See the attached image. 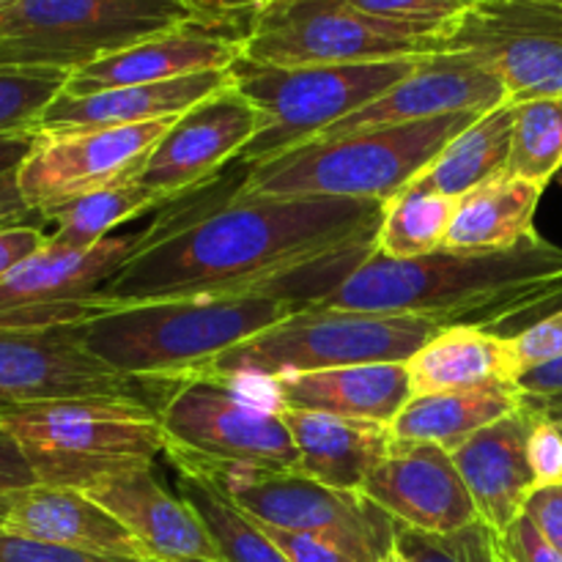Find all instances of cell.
<instances>
[{
  "instance_id": "836d02e7",
  "label": "cell",
  "mask_w": 562,
  "mask_h": 562,
  "mask_svg": "<svg viewBox=\"0 0 562 562\" xmlns=\"http://www.w3.org/2000/svg\"><path fill=\"white\" fill-rule=\"evenodd\" d=\"M69 71L0 66V135L36 132L44 110L64 93Z\"/></svg>"
},
{
  "instance_id": "d590c367",
  "label": "cell",
  "mask_w": 562,
  "mask_h": 562,
  "mask_svg": "<svg viewBox=\"0 0 562 562\" xmlns=\"http://www.w3.org/2000/svg\"><path fill=\"white\" fill-rule=\"evenodd\" d=\"M351 3L366 11V14L379 16V20L442 31L448 22H453L475 0H351Z\"/></svg>"
},
{
  "instance_id": "8fae6325",
  "label": "cell",
  "mask_w": 562,
  "mask_h": 562,
  "mask_svg": "<svg viewBox=\"0 0 562 562\" xmlns=\"http://www.w3.org/2000/svg\"><path fill=\"white\" fill-rule=\"evenodd\" d=\"M165 220L168 214H157L140 228H119L80 250L44 241L42 250L0 280V329L44 333L82 327L108 313L99 305V291L162 234Z\"/></svg>"
},
{
  "instance_id": "74e56055",
  "label": "cell",
  "mask_w": 562,
  "mask_h": 562,
  "mask_svg": "<svg viewBox=\"0 0 562 562\" xmlns=\"http://www.w3.org/2000/svg\"><path fill=\"white\" fill-rule=\"evenodd\" d=\"M532 401V398H530ZM536 404V401H532ZM532 475L538 486H560L562 483V431L554 420H549L536 404V420H532L530 439H527Z\"/></svg>"
},
{
  "instance_id": "ee69618b",
  "label": "cell",
  "mask_w": 562,
  "mask_h": 562,
  "mask_svg": "<svg viewBox=\"0 0 562 562\" xmlns=\"http://www.w3.org/2000/svg\"><path fill=\"white\" fill-rule=\"evenodd\" d=\"M33 486H38L36 472L20 445L0 428V494H22Z\"/></svg>"
},
{
  "instance_id": "ba28073f",
  "label": "cell",
  "mask_w": 562,
  "mask_h": 562,
  "mask_svg": "<svg viewBox=\"0 0 562 562\" xmlns=\"http://www.w3.org/2000/svg\"><path fill=\"white\" fill-rule=\"evenodd\" d=\"M420 58L340 66H263L239 58L228 69L231 80L258 110L261 126L231 165L250 168L316 140L329 126L398 86Z\"/></svg>"
},
{
  "instance_id": "9c48e42d",
  "label": "cell",
  "mask_w": 562,
  "mask_h": 562,
  "mask_svg": "<svg viewBox=\"0 0 562 562\" xmlns=\"http://www.w3.org/2000/svg\"><path fill=\"white\" fill-rule=\"evenodd\" d=\"M198 16L187 0H16L0 11V66L71 75Z\"/></svg>"
},
{
  "instance_id": "d6986e66",
  "label": "cell",
  "mask_w": 562,
  "mask_h": 562,
  "mask_svg": "<svg viewBox=\"0 0 562 562\" xmlns=\"http://www.w3.org/2000/svg\"><path fill=\"white\" fill-rule=\"evenodd\" d=\"M82 494L113 514L157 562H223L195 510L176 497L151 470V461H121L99 472Z\"/></svg>"
},
{
  "instance_id": "bcb514c9",
  "label": "cell",
  "mask_w": 562,
  "mask_h": 562,
  "mask_svg": "<svg viewBox=\"0 0 562 562\" xmlns=\"http://www.w3.org/2000/svg\"><path fill=\"white\" fill-rule=\"evenodd\" d=\"M38 132L0 135V192H16V173L31 154Z\"/></svg>"
},
{
  "instance_id": "f35d334b",
  "label": "cell",
  "mask_w": 562,
  "mask_h": 562,
  "mask_svg": "<svg viewBox=\"0 0 562 562\" xmlns=\"http://www.w3.org/2000/svg\"><path fill=\"white\" fill-rule=\"evenodd\" d=\"M0 562H157V560H132L115 558V554L86 552V549L58 547V543L31 541L0 532Z\"/></svg>"
},
{
  "instance_id": "3957f363",
  "label": "cell",
  "mask_w": 562,
  "mask_h": 562,
  "mask_svg": "<svg viewBox=\"0 0 562 562\" xmlns=\"http://www.w3.org/2000/svg\"><path fill=\"white\" fill-rule=\"evenodd\" d=\"M269 291L113 307L82 324V344L113 371L135 379H184L300 311Z\"/></svg>"
},
{
  "instance_id": "816d5d0a",
  "label": "cell",
  "mask_w": 562,
  "mask_h": 562,
  "mask_svg": "<svg viewBox=\"0 0 562 562\" xmlns=\"http://www.w3.org/2000/svg\"><path fill=\"white\" fill-rule=\"evenodd\" d=\"M379 562H409V560H406V554H404V552H401V549H398V547H395V549H393V552H390V554H384V558H382V560H379Z\"/></svg>"
},
{
  "instance_id": "f6af8a7d",
  "label": "cell",
  "mask_w": 562,
  "mask_h": 562,
  "mask_svg": "<svg viewBox=\"0 0 562 562\" xmlns=\"http://www.w3.org/2000/svg\"><path fill=\"white\" fill-rule=\"evenodd\" d=\"M516 387H519L521 395H527V398H562V355L554 357V360L538 362V366L527 368V371L516 379Z\"/></svg>"
},
{
  "instance_id": "603a6c76",
  "label": "cell",
  "mask_w": 562,
  "mask_h": 562,
  "mask_svg": "<svg viewBox=\"0 0 562 562\" xmlns=\"http://www.w3.org/2000/svg\"><path fill=\"white\" fill-rule=\"evenodd\" d=\"M3 532L31 541L58 543V547L86 549V552L115 554V558L154 560L113 514L77 488L38 483L16 494Z\"/></svg>"
},
{
  "instance_id": "9a60e30c",
  "label": "cell",
  "mask_w": 562,
  "mask_h": 562,
  "mask_svg": "<svg viewBox=\"0 0 562 562\" xmlns=\"http://www.w3.org/2000/svg\"><path fill=\"white\" fill-rule=\"evenodd\" d=\"M176 119L104 130L38 132L16 173V195L22 206L27 214L47 212L126 179Z\"/></svg>"
},
{
  "instance_id": "1f68e13d",
  "label": "cell",
  "mask_w": 562,
  "mask_h": 562,
  "mask_svg": "<svg viewBox=\"0 0 562 562\" xmlns=\"http://www.w3.org/2000/svg\"><path fill=\"white\" fill-rule=\"evenodd\" d=\"M179 497L190 505L220 549L223 562H291L278 543L258 527L256 519L241 514L217 488L190 472H176Z\"/></svg>"
},
{
  "instance_id": "680465c9",
  "label": "cell",
  "mask_w": 562,
  "mask_h": 562,
  "mask_svg": "<svg viewBox=\"0 0 562 562\" xmlns=\"http://www.w3.org/2000/svg\"><path fill=\"white\" fill-rule=\"evenodd\" d=\"M560 184H562V181H560Z\"/></svg>"
},
{
  "instance_id": "ab89813d",
  "label": "cell",
  "mask_w": 562,
  "mask_h": 562,
  "mask_svg": "<svg viewBox=\"0 0 562 562\" xmlns=\"http://www.w3.org/2000/svg\"><path fill=\"white\" fill-rule=\"evenodd\" d=\"M47 241L38 225L27 223H5L0 225V280L14 272L22 261L38 252Z\"/></svg>"
},
{
  "instance_id": "44dd1931",
  "label": "cell",
  "mask_w": 562,
  "mask_h": 562,
  "mask_svg": "<svg viewBox=\"0 0 562 562\" xmlns=\"http://www.w3.org/2000/svg\"><path fill=\"white\" fill-rule=\"evenodd\" d=\"M536 404L525 395V406L467 439L456 448L453 464L461 472L475 503L477 519L497 536H505L525 514V503L536 492V475L527 453Z\"/></svg>"
},
{
  "instance_id": "681fc988",
  "label": "cell",
  "mask_w": 562,
  "mask_h": 562,
  "mask_svg": "<svg viewBox=\"0 0 562 562\" xmlns=\"http://www.w3.org/2000/svg\"><path fill=\"white\" fill-rule=\"evenodd\" d=\"M538 404V409L543 412V415L549 417V420H554L560 426V431H562V398H549V401H538V398H532Z\"/></svg>"
},
{
  "instance_id": "8992f818",
  "label": "cell",
  "mask_w": 562,
  "mask_h": 562,
  "mask_svg": "<svg viewBox=\"0 0 562 562\" xmlns=\"http://www.w3.org/2000/svg\"><path fill=\"white\" fill-rule=\"evenodd\" d=\"M165 456L176 472L201 477L263 525L318 538L357 562H379L395 549L398 521L366 492L329 488L296 470L209 461L170 445Z\"/></svg>"
},
{
  "instance_id": "c3c4849f",
  "label": "cell",
  "mask_w": 562,
  "mask_h": 562,
  "mask_svg": "<svg viewBox=\"0 0 562 562\" xmlns=\"http://www.w3.org/2000/svg\"><path fill=\"white\" fill-rule=\"evenodd\" d=\"M22 214H27V209L22 206L20 195L16 192H0V225L16 223Z\"/></svg>"
},
{
  "instance_id": "4316f807",
  "label": "cell",
  "mask_w": 562,
  "mask_h": 562,
  "mask_svg": "<svg viewBox=\"0 0 562 562\" xmlns=\"http://www.w3.org/2000/svg\"><path fill=\"white\" fill-rule=\"evenodd\" d=\"M521 406H525L521 390L516 384L499 382L486 384V387L409 398L390 428L401 442L437 445L453 453L477 431L514 415Z\"/></svg>"
},
{
  "instance_id": "cb8c5ba5",
  "label": "cell",
  "mask_w": 562,
  "mask_h": 562,
  "mask_svg": "<svg viewBox=\"0 0 562 562\" xmlns=\"http://www.w3.org/2000/svg\"><path fill=\"white\" fill-rule=\"evenodd\" d=\"M231 82V71H203L151 86L108 88L97 93H60L38 121L36 132L58 130H104V126H130L146 121L176 119L192 104L212 97Z\"/></svg>"
},
{
  "instance_id": "db71d44e",
  "label": "cell",
  "mask_w": 562,
  "mask_h": 562,
  "mask_svg": "<svg viewBox=\"0 0 562 562\" xmlns=\"http://www.w3.org/2000/svg\"><path fill=\"white\" fill-rule=\"evenodd\" d=\"M11 3H16V0H0V11H3V9H9Z\"/></svg>"
},
{
  "instance_id": "f907efd6",
  "label": "cell",
  "mask_w": 562,
  "mask_h": 562,
  "mask_svg": "<svg viewBox=\"0 0 562 562\" xmlns=\"http://www.w3.org/2000/svg\"><path fill=\"white\" fill-rule=\"evenodd\" d=\"M14 499H16V494H0V532H3V525H5V519H9Z\"/></svg>"
},
{
  "instance_id": "f546056e",
  "label": "cell",
  "mask_w": 562,
  "mask_h": 562,
  "mask_svg": "<svg viewBox=\"0 0 562 562\" xmlns=\"http://www.w3.org/2000/svg\"><path fill=\"white\" fill-rule=\"evenodd\" d=\"M168 203L157 192L137 184L132 176L104 187V190L88 192L69 203L38 212L44 223L53 225L47 234V245L66 247V250H80V247L97 245L99 239L110 236L126 225L130 220L140 217L148 209H157Z\"/></svg>"
},
{
  "instance_id": "5b68a950",
  "label": "cell",
  "mask_w": 562,
  "mask_h": 562,
  "mask_svg": "<svg viewBox=\"0 0 562 562\" xmlns=\"http://www.w3.org/2000/svg\"><path fill=\"white\" fill-rule=\"evenodd\" d=\"M439 329L442 324L423 316H382L307 305L225 355L214 357L192 376L252 384L272 382L289 373L329 371L368 362H406Z\"/></svg>"
},
{
  "instance_id": "ffe728a7",
  "label": "cell",
  "mask_w": 562,
  "mask_h": 562,
  "mask_svg": "<svg viewBox=\"0 0 562 562\" xmlns=\"http://www.w3.org/2000/svg\"><path fill=\"white\" fill-rule=\"evenodd\" d=\"M362 492L398 525L431 536H450L481 521L453 456L437 445L395 439Z\"/></svg>"
},
{
  "instance_id": "83f0119b",
  "label": "cell",
  "mask_w": 562,
  "mask_h": 562,
  "mask_svg": "<svg viewBox=\"0 0 562 562\" xmlns=\"http://www.w3.org/2000/svg\"><path fill=\"white\" fill-rule=\"evenodd\" d=\"M547 187L497 176L459 198L442 250H508L536 236V212Z\"/></svg>"
},
{
  "instance_id": "7402d4cb",
  "label": "cell",
  "mask_w": 562,
  "mask_h": 562,
  "mask_svg": "<svg viewBox=\"0 0 562 562\" xmlns=\"http://www.w3.org/2000/svg\"><path fill=\"white\" fill-rule=\"evenodd\" d=\"M267 384L278 409L322 412L393 426L412 398L406 362H368L329 371L289 373Z\"/></svg>"
},
{
  "instance_id": "4dcf8cb0",
  "label": "cell",
  "mask_w": 562,
  "mask_h": 562,
  "mask_svg": "<svg viewBox=\"0 0 562 562\" xmlns=\"http://www.w3.org/2000/svg\"><path fill=\"white\" fill-rule=\"evenodd\" d=\"M459 198L406 184L384 206L382 225L376 234V252L398 261L431 256L442 250Z\"/></svg>"
},
{
  "instance_id": "7dc6e473",
  "label": "cell",
  "mask_w": 562,
  "mask_h": 562,
  "mask_svg": "<svg viewBox=\"0 0 562 562\" xmlns=\"http://www.w3.org/2000/svg\"><path fill=\"white\" fill-rule=\"evenodd\" d=\"M274 0H187L195 14L201 16H250Z\"/></svg>"
},
{
  "instance_id": "d6a6232c",
  "label": "cell",
  "mask_w": 562,
  "mask_h": 562,
  "mask_svg": "<svg viewBox=\"0 0 562 562\" xmlns=\"http://www.w3.org/2000/svg\"><path fill=\"white\" fill-rule=\"evenodd\" d=\"M562 170V97L514 102V137L505 173L547 187Z\"/></svg>"
},
{
  "instance_id": "d4e9b609",
  "label": "cell",
  "mask_w": 562,
  "mask_h": 562,
  "mask_svg": "<svg viewBox=\"0 0 562 562\" xmlns=\"http://www.w3.org/2000/svg\"><path fill=\"white\" fill-rule=\"evenodd\" d=\"M280 417L300 453L296 472L340 492H362L395 445L393 428L382 423L302 409H280Z\"/></svg>"
},
{
  "instance_id": "52a82bcc",
  "label": "cell",
  "mask_w": 562,
  "mask_h": 562,
  "mask_svg": "<svg viewBox=\"0 0 562 562\" xmlns=\"http://www.w3.org/2000/svg\"><path fill=\"white\" fill-rule=\"evenodd\" d=\"M0 428L14 439L42 486L82 488L121 461L165 453L162 423L151 406L121 398L38 401L0 409Z\"/></svg>"
},
{
  "instance_id": "7a4b0ae2",
  "label": "cell",
  "mask_w": 562,
  "mask_h": 562,
  "mask_svg": "<svg viewBox=\"0 0 562 562\" xmlns=\"http://www.w3.org/2000/svg\"><path fill=\"white\" fill-rule=\"evenodd\" d=\"M554 302H562V247L536 234L508 250H437L409 261L373 250L313 307L486 329Z\"/></svg>"
},
{
  "instance_id": "484cf974",
  "label": "cell",
  "mask_w": 562,
  "mask_h": 562,
  "mask_svg": "<svg viewBox=\"0 0 562 562\" xmlns=\"http://www.w3.org/2000/svg\"><path fill=\"white\" fill-rule=\"evenodd\" d=\"M412 398L456 390L486 387V384H516V366L510 335L492 333L470 324L442 327L415 357L406 360Z\"/></svg>"
},
{
  "instance_id": "30bf717a",
  "label": "cell",
  "mask_w": 562,
  "mask_h": 562,
  "mask_svg": "<svg viewBox=\"0 0 562 562\" xmlns=\"http://www.w3.org/2000/svg\"><path fill=\"white\" fill-rule=\"evenodd\" d=\"M428 27L379 20L351 0H274L252 14L241 58L263 66H340L437 53Z\"/></svg>"
},
{
  "instance_id": "b9f144b4",
  "label": "cell",
  "mask_w": 562,
  "mask_h": 562,
  "mask_svg": "<svg viewBox=\"0 0 562 562\" xmlns=\"http://www.w3.org/2000/svg\"><path fill=\"white\" fill-rule=\"evenodd\" d=\"M525 516L562 554V483L560 486H538L527 497Z\"/></svg>"
},
{
  "instance_id": "7bdbcfd3",
  "label": "cell",
  "mask_w": 562,
  "mask_h": 562,
  "mask_svg": "<svg viewBox=\"0 0 562 562\" xmlns=\"http://www.w3.org/2000/svg\"><path fill=\"white\" fill-rule=\"evenodd\" d=\"M499 538H503L514 562H562V554L536 530V525L525 514Z\"/></svg>"
},
{
  "instance_id": "7c38bea8",
  "label": "cell",
  "mask_w": 562,
  "mask_h": 562,
  "mask_svg": "<svg viewBox=\"0 0 562 562\" xmlns=\"http://www.w3.org/2000/svg\"><path fill=\"white\" fill-rule=\"evenodd\" d=\"M157 415L170 448L209 461L300 470L294 437L267 393V384L261 395H252L239 382L176 379Z\"/></svg>"
},
{
  "instance_id": "11a10c76",
  "label": "cell",
  "mask_w": 562,
  "mask_h": 562,
  "mask_svg": "<svg viewBox=\"0 0 562 562\" xmlns=\"http://www.w3.org/2000/svg\"><path fill=\"white\" fill-rule=\"evenodd\" d=\"M541 3H558V5H562V0H541Z\"/></svg>"
},
{
  "instance_id": "e575fe53",
  "label": "cell",
  "mask_w": 562,
  "mask_h": 562,
  "mask_svg": "<svg viewBox=\"0 0 562 562\" xmlns=\"http://www.w3.org/2000/svg\"><path fill=\"white\" fill-rule=\"evenodd\" d=\"M497 538V532L488 530L483 521L450 536H431L404 525L395 527V547L409 562H499Z\"/></svg>"
},
{
  "instance_id": "277c9868",
  "label": "cell",
  "mask_w": 562,
  "mask_h": 562,
  "mask_svg": "<svg viewBox=\"0 0 562 562\" xmlns=\"http://www.w3.org/2000/svg\"><path fill=\"white\" fill-rule=\"evenodd\" d=\"M481 113H453L415 124L379 126L302 143L245 168L239 195L390 201L437 159Z\"/></svg>"
},
{
  "instance_id": "f1b7e54d",
  "label": "cell",
  "mask_w": 562,
  "mask_h": 562,
  "mask_svg": "<svg viewBox=\"0 0 562 562\" xmlns=\"http://www.w3.org/2000/svg\"><path fill=\"white\" fill-rule=\"evenodd\" d=\"M514 137V102L483 113L475 124L453 137L431 165L409 184L461 198L505 173Z\"/></svg>"
},
{
  "instance_id": "f5cc1de1",
  "label": "cell",
  "mask_w": 562,
  "mask_h": 562,
  "mask_svg": "<svg viewBox=\"0 0 562 562\" xmlns=\"http://www.w3.org/2000/svg\"><path fill=\"white\" fill-rule=\"evenodd\" d=\"M497 558H499V562H514V560H510V554H508V549H505V543H503V538H497Z\"/></svg>"
},
{
  "instance_id": "ac0fdd59",
  "label": "cell",
  "mask_w": 562,
  "mask_h": 562,
  "mask_svg": "<svg viewBox=\"0 0 562 562\" xmlns=\"http://www.w3.org/2000/svg\"><path fill=\"white\" fill-rule=\"evenodd\" d=\"M508 102V91L483 60L470 53H431L409 77L329 126L322 137H340L379 126L415 124L453 113H488ZM316 137V140H322Z\"/></svg>"
},
{
  "instance_id": "6f0895ef",
  "label": "cell",
  "mask_w": 562,
  "mask_h": 562,
  "mask_svg": "<svg viewBox=\"0 0 562 562\" xmlns=\"http://www.w3.org/2000/svg\"><path fill=\"white\" fill-rule=\"evenodd\" d=\"M558 181H562V170H560V176H558Z\"/></svg>"
},
{
  "instance_id": "5bb4252c",
  "label": "cell",
  "mask_w": 562,
  "mask_h": 562,
  "mask_svg": "<svg viewBox=\"0 0 562 562\" xmlns=\"http://www.w3.org/2000/svg\"><path fill=\"white\" fill-rule=\"evenodd\" d=\"M176 379H135L113 371L82 344L80 327L16 333L0 329V409L38 401L121 398L165 404Z\"/></svg>"
},
{
  "instance_id": "e0dca14e",
  "label": "cell",
  "mask_w": 562,
  "mask_h": 562,
  "mask_svg": "<svg viewBox=\"0 0 562 562\" xmlns=\"http://www.w3.org/2000/svg\"><path fill=\"white\" fill-rule=\"evenodd\" d=\"M250 16H198L148 36L121 53L71 71L66 93H97L108 88L151 86L179 77L225 71L245 55Z\"/></svg>"
},
{
  "instance_id": "4fadbf2b",
  "label": "cell",
  "mask_w": 562,
  "mask_h": 562,
  "mask_svg": "<svg viewBox=\"0 0 562 562\" xmlns=\"http://www.w3.org/2000/svg\"><path fill=\"white\" fill-rule=\"evenodd\" d=\"M437 53H470L508 91V102L562 97V5L475 0L437 33Z\"/></svg>"
},
{
  "instance_id": "60d3db41",
  "label": "cell",
  "mask_w": 562,
  "mask_h": 562,
  "mask_svg": "<svg viewBox=\"0 0 562 562\" xmlns=\"http://www.w3.org/2000/svg\"><path fill=\"white\" fill-rule=\"evenodd\" d=\"M258 527H261V530L267 532L274 543H278L280 552H283L291 562H357V560H351L346 552H340V549L318 541V538L280 530V527L263 525V521H258Z\"/></svg>"
},
{
  "instance_id": "6da1fadb",
  "label": "cell",
  "mask_w": 562,
  "mask_h": 562,
  "mask_svg": "<svg viewBox=\"0 0 562 562\" xmlns=\"http://www.w3.org/2000/svg\"><path fill=\"white\" fill-rule=\"evenodd\" d=\"M217 195L206 181L195 201L184 198V206L168 212L162 234L99 291V305L113 311L140 302L269 291L307 307L376 250L387 206V201L239 195L236 190Z\"/></svg>"
},
{
  "instance_id": "2e32d148",
  "label": "cell",
  "mask_w": 562,
  "mask_h": 562,
  "mask_svg": "<svg viewBox=\"0 0 562 562\" xmlns=\"http://www.w3.org/2000/svg\"><path fill=\"white\" fill-rule=\"evenodd\" d=\"M258 126L261 115L231 80L181 113L130 176L165 201H173L234 162L256 137Z\"/></svg>"
},
{
  "instance_id": "9f6ffc18",
  "label": "cell",
  "mask_w": 562,
  "mask_h": 562,
  "mask_svg": "<svg viewBox=\"0 0 562 562\" xmlns=\"http://www.w3.org/2000/svg\"><path fill=\"white\" fill-rule=\"evenodd\" d=\"M179 562H209V560H179Z\"/></svg>"
},
{
  "instance_id": "8d00e7d4",
  "label": "cell",
  "mask_w": 562,
  "mask_h": 562,
  "mask_svg": "<svg viewBox=\"0 0 562 562\" xmlns=\"http://www.w3.org/2000/svg\"><path fill=\"white\" fill-rule=\"evenodd\" d=\"M510 346H514L516 366H519V376L527 368L538 366V362L554 360L562 355V307L547 313L538 322L527 324L516 335H510Z\"/></svg>"
}]
</instances>
